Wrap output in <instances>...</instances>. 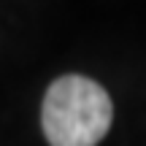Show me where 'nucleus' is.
I'll return each mask as SVG.
<instances>
[{"instance_id":"f257e3e1","label":"nucleus","mask_w":146,"mask_h":146,"mask_svg":"<svg viewBox=\"0 0 146 146\" xmlns=\"http://www.w3.org/2000/svg\"><path fill=\"white\" fill-rule=\"evenodd\" d=\"M111 119L108 92L87 76H60L46 89L41 125L52 146H98Z\"/></svg>"}]
</instances>
